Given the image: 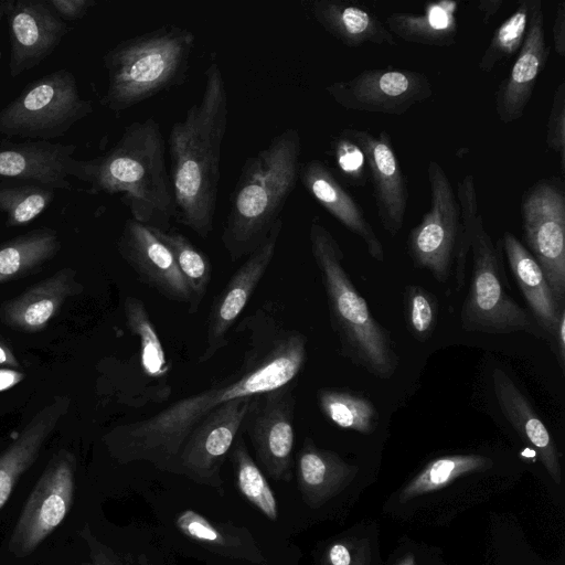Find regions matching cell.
I'll return each mask as SVG.
<instances>
[{"label":"cell","mask_w":565,"mask_h":565,"mask_svg":"<svg viewBox=\"0 0 565 565\" xmlns=\"http://www.w3.org/2000/svg\"><path fill=\"white\" fill-rule=\"evenodd\" d=\"M247 349L237 370L211 387L179 399L152 416L120 425L106 436L120 463L148 461L175 473L181 446L211 411L223 403L263 394L297 382L307 361V338L287 329L269 312L244 321Z\"/></svg>","instance_id":"6da1fadb"},{"label":"cell","mask_w":565,"mask_h":565,"mask_svg":"<svg viewBox=\"0 0 565 565\" xmlns=\"http://www.w3.org/2000/svg\"><path fill=\"white\" fill-rule=\"evenodd\" d=\"M204 77L200 100L172 126L168 137L175 217L202 238L213 230L228 117L226 86L215 61Z\"/></svg>","instance_id":"7a4b0ae2"},{"label":"cell","mask_w":565,"mask_h":565,"mask_svg":"<svg viewBox=\"0 0 565 565\" xmlns=\"http://www.w3.org/2000/svg\"><path fill=\"white\" fill-rule=\"evenodd\" d=\"M166 142L152 117L126 126L117 142L104 154L79 160L74 178L87 183L90 194L121 193L131 218L168 231L177 216Z\"/></svg>","instance_id":"3957f363"},{"label":"cell","mask_w":565,"mask_h":565,"mask_svg":"<svg viewBox=\"0 0 565 565\" xmlns=\"http://www.w3.org/2000/svg\"><path fill=\"white\" fill-rule=\"evenodd\" d=\"M300 152L298 129L287 128L243 163L221 235L232 262L254 252L281 218L299 180Z\"/></svg>","instance_id":"277c9868"},{"label":"cell","mask_w":565,"mask_h":565,"mask_svg":"<svg viewBox=\"0 0 565 565\" xmlns=\"http://www.w3.org/2000/svg\"><path fill=\"white\" fill-rule=\"evenodd\" d=\"M309 241L341 354L375 377H392L399 358L391 333L373 317L343 266L338 241L318 216L310 223Z\"/></svg>","instance_id":"5b68a950"},{"label":"cell","mask_w":565,"mask_h":565,"mask_svg":"<svg viewBox=\"0 0 565 565\" xmlns=\"http://www.w3.org/2000/svg\"><path fill=\"white\" fill-rule=\"evenodd\" d=\"M195 35L167 24L126 39L103 56L107 89L100 104L120 113L185 81Z\"/></svg>","instance_id":"8992f818"},{"label":"cell","mask_w":565,"mask_h":565,"mask_svg":"<svg viewBox=\"0 0 565 565\" xmlns=\"http://www.w3.org/2000/svg\"><path fill=\"white\" fill-rule=\"evenodd\" d=\"M470 252L471 278L460 313L462 328L487 334L525 332L548 340L532 316L507 291L501 244L494 245L480 213L475 222Z\"/></svg>","instance_id":"52a82bcc"},{"label":"cell","mask_w":565,"mask_h":565,"mask_svg":"<svg viewBox=\"0 0 565 565\" xmlns=\"http://www.w3.org/2000/svg\"><path fill=\"white\" fill-rule=\"evenodd\" d=\"M93 110V103L79 94L74 74L56 70L30 82L0 110V134L50 141Z\"/></svg>","instance_id":"ba28073f"},{"label":"cell","mask_w":565,"mask_h":565,"mask_svg":"<svg viewBox=\"0 0 565 565\" xmlns=\"http://www.w3.org/2000/svg\"><path fill=\"white\" fill-rule=\"evenodd\" d=\"M430 206L407 236V254L415 268L427 270L440 284L454 274L460 232V210L443 167L430 160L427 167Z\"/></svg>","instance_id":"9c48e42d"},{"label":"cell","mask_w":565,"mask_h":565,"mask_svg":"<svg viewBox=\"0 0 565 565\" xmlns=\"http://www.w3.org/2000/svg\"><path fill=\"white\" fill-rule=\"evenodd\" d=\"M526 248L540 265L556 299L565 301V194L562 180L544 178L521 201Z\"/></svg>","instance_id":"30bf717a"},{"label":"cell","mask_w":565,"mask_h":565,"mask_svg":"<svg viewBox=\"0 0 565 565\" xmlns=\"http://www.w3.org/2000/svg\"><path fill=\"white\" fill-rule=\"evenodd\" d=\"M76 461L60 451L52 458L31 491L10 536L9 551L24 557L63 522L72 507Z\"/></svg>","instance_id":"8fae6325"},{"label":"cell","mask_w":565,"mask_h":565,"mask_svg":"<svg viewBox=\"0 0 565 565\" xmlns=\"http://www.w3.org/2000/svg\"><path fill=\"white\" fill-rule=\"evenodd\" d=\"M324 90L344 109L397 116L434 93L424 73L396 67L365 70Z\"/></svg>","instance_id":"7c38bea8"},{"label":"cell","mask_w":565,"mask_h":565,"mask_svg":"<svg viewBox=\"0 0 565 565\" xmlns=\"http://www.w3.org/2000/svg\"><path fill=\"white\" fill-rule=\"evenodd\" d=\"M296 384L252 396L242 426L258 462L275 480L291 479Z\"/></svg>","instance_id":"4fadbf2b"},{"label":"cell","mask_w":565,"mask_h":565,"mask_svg":"<svg viewBox=\"0 0 565 565\" xmlns=\"http://www.w3.org/2000/svg\"><path fill=\"white\" fill-rule=\"evenodd\" d=\"M250 397L223 403L194 426L181 446L175 465L177 475H183L200 484L222 488L220 470L242 431Z\"/></svg>","instance_id":"5bb4252c"},{"label":"cell","mask_w":565,"mask_h":565,"mask_svg":"<svg viewBox=\"0 0 565 565\" xmlns=\"http://www.w3.org/2000/svg\"><path fill=\"white\" fill-rule=\"evenodd\" d=\"M3 18L9 31L11 77L38 66L67 33L65 21L47 0H3Z\"/></svg>","instance_id":"9a60e30c"},{"label":"cell","mask_w":565,"mask_h":565,"mask_svg":"<svg viewBox=\"0 0 565 565\" xmlns=\"http://www.w3.org/2000/svg\"><path fill=\"white\" fill-rule=\"evenodd\" d=\"M281 228L282 218H279L273 225L265 241L247 256L222 291L214 298L207 319L205 347L199 362L211 360L227 345L228 332L273 260Z\"/></svg>","instance_id":"2e32d148"},{"label":"cell","mask_w":565,"mask_h":565,"mask_svg":"<svg viewBox=\"0 0 565 565\" xmlns=\"http://www.w3.org/2000/svg\"><path fill=\"white\" fill-rule=\"evenodd\" d=\"M362 150L371 173L373 195L381 224L386 233L395 236L404 225L408 203V186L391 135H377L364 129L345 128L340 131Z\"/></svg>","instance_id":"e0dca14e"},{"label":"cell","mask_w":565,"mask_h":565,"mask_svg":"<svg viewBox=\"0 0 565 565\" xmlns=\"http://www.w3.org/2000/svg\"><path fill=\"white\" fill-rule=\"evenodd\" d=\"M118 249L145 284L170 300L191 303L190 287L171 252L147 225L128 218Z\"/></svg>","instance_id":"ac0fdd59"},{"label":"cell","mask_w":565,"mask_h":565,"mask_svg":"<svg viewBox=\"0 0 565 565\" xmlns=\"http://www.w3.org/2000/svg\"><path fill=\"white\" fill-rule=\"evenodd\" d=\"M75 145L45 140L0 143V178L32 182L49 189L72 190L78 159Z\"/></svg>","instance_id":"d6986e66"},{"label":"cell","mask_w":565,"mask_h":565,"mask_svg":"<svg viewBox=\"0 0 565 565\" xmlns=\"http://www.w3.org/2000/svg\"><path fill=\"white\" fill-rule=\"evenodd\" d=\"M550 55L541 0H535L525 39L509 74L494 94V108L502 124L520 119Z\"/></svg>","instance_id":"ffe728a7"},{"label":"cell","mask_w":565,"mask_h":565,"mask_svg":"<svg viewBox=\"0 0 565 565\" xmlns=\"http://www.w3.org/2000/svg\"><path fill=\"white\" fill-rule=\"evenodd\" d=\"M299 180L309 194L350 232L364 243L376 262L384 260V248L362 207L339 183L330 169L312 159L299 168Z\"/></svg>","instance_id":"44dd1931"},{"label":"cell","mask_w":565,"mask_h":565,"mask_svg":"<svg viewBox=\"0 0 565 565\" xmlns=\"http://www.w3.org/2000/svg\"><path fill=\"white\" fill-rule=\"evenodd\" d=\"M500 244L532 318L553 340L564 305L556 299L533 255L513 233L505 231Z\"/></svg>","instance_id":"7402d4cb"},{"label":"cell","mask_w":565,"mask_h":565,"mask_svg":"<svg viewBox=\"0 0 565 565\" xmlns=\"http://www.w3.org/2000/svg\"><path fill=\"white\" fill-rule=\"evenodd\" d=\"M76 287L75 270L63 268L18 297L3 302L0 307V319L13 329L38 332L47 324Z\"/></svg>","instance_id":"603a6c76"},{"label":"cell","mask_w":565,"mask_h":565,"mask_svg":"<svg viewBox=\"0 0 565 565\" xmlns=\"http://www.w3.org/2000/svg\"><path fill=\"white\" fill-rule=\"evenodd\" d=\"M309 11L324 31L348 47L396 44L395 36L373 12L353 2L313 0Z\"/></svg>","instance_id":"cb8c5ba5"},{"label":"cell","mask_w":565,"mask_h":565,"mask_svg":"<svg viewBox=\"0 0 565 565\" xmlns=\"http://www.w3.org/2000/svg\"><path fill=\"white\" fill-rule=\"evenodd\" d=\"M70 404L68 397H56L36 413L0 456V509L10 498L19 478L36 460L41 448Z\"/></svg>","instance_id":"d4e9b609"},{"label":"cell","mask_w":565,"mask_h":565,"mask_svg":"<svg viewBox=\"0 0 565 565\" xmlns=\"http://www.w3.org/2000/svg\"><path fill=\"white\" fill-rule=\"evenodd\" d=\"M457 10L456 1L431 2L424 13H391L386 26L393 35L409 43L450 46L458 33Z\"/></svg>","instance_id":"484cf974"},{"label":"cell","mask_w":565,"mask_h":565,"mask_svg":"<svg viewBox=\"0 0 565 565\" xmlns=\"http://www.w3.org/2000/svg\"><path fill=\"white\" fill-rule=\"evenodd\" d=\"M492 385L497 403L507 420L551 460L553 448L551 435L526 396L501 367L492 373Z\"/></svg>","instance_id":"4316f807"},{"label":"cell","mask_w":565,"mask_h":565,"mask_svg":"<svg viewBox=\"0 0 565 565\" xmlns=\"http://www.w3.org/2000/svg\"><path fill=\"white\" fill-rule=\"evenodd\" d=\"M175 525L185 536L224 556L246 558L257 563L263 559L253 537L243 529L215 525L193 510L179 513Z\"/></svg>","instance_id":"83f0119b"},{"label":"cell","mask_w":565,"mask_h":565,"mask_svg":"<svg viewBox=\"0 0 565 565\" xmlns=\"http://www.w3.org/2000/svg\"><path fill=\"white\" fill-rule=\"evenodd\" d=\"M60 248L56 232L49 227H39L0 243V284L39 268Z\"/></svg>","instance_id":"f1b7e54d"},{"label":"cell","mask_w":565,"mask_h":565,"mask_svg":"<svg viewBox=\"0 0 565 565\" xmlns=\"http://www.w3.org/2000/svg\"><path fill=\"white\" fill-rule=\"evenodd\" d=\"M149 228L169 248L186 280L192 294L190 311L194 313L204 298L211 281L212 267L209 257L196 248L186 236L173 228L168 231Z\"/></svg>","instance_id":"f546056e"},{"label":"cell","mask_w":565,"mask_h":565,"mask_svg":"<svg viewBox=\"0 0 565 565\" xmlns=\"http://www.w3.org/2000/svg\"><path fill=\"white\" fill-rule=\"evenodd\" d=\"M321 413L334 425L360 433H371L377 424L374 404L365 396L342 388H320L317 392Z\"/></svg>","instance_id":"4dcf8cb0"},{"label":"cell","mask_w":565,"mask_h":565,"mask_svg":"<svg viewBox=\"0 0 565 565\" xmlns=\"http://www.w3.org/2000/svg\"><path fill=\"white\" fill-rule=\"evenodd\" d=\"M55 198L54 190L25 181H0V212L7 226H22L42 214Z\"/></svg>","instance_id":"1f68e13d"},{"label":"cell","mask_w":565,"mask_h":565,"mask_svg":"<svg viewBox=\"0 0 565 565\" xmlns=\"http://www.w3.org/2000/svg\"><path fill=\"white\" fill-rule=\"evenodd\" d=\"M231 458L241 493L269 520L276 521L277 500L266 477L252 459L241 433L231 448Z\"/></svg>","instance_id":"d6a6232c"},{"label":"cell","mask_w":565,"mask_h":565,"mask_svg":"<svg viewBox=\"0 0 565 565\" xmlns=\"http://www.w3.org/2000/svg\"><path fill=\"white\" fill-rule=\"evenodd\" d=\"M534 2L535 0L521 1L513 13L495 30L479 61L480 71L489 73L519 52L525 39Z\"/></svg>","instance_id":"836d02e7"},{"label":"cell","mask_w":565,"mask_h":565,"mask_svg":"<svg viewBox=\"0 0 565 565\" xmlns=\"http://www.w3.org/2000/svg\"><path fill=\"white\" fill-rule=\"evenodd\" d=\"M125 313L130 331L140 339L141 363L149 375H167L169 366L161 341L149 318L145 303L135 297H127Z\"/></svg>","instance_id":"e575fe53"},{"label":"cell","mask_w":565,"mask_h":565,"mask_svg":"<svg viewBox=\"0 0 565 565\" xmlns=\"http://www.w3.org/2000/svg\"><path fill=\"white\" fill-rule=\"evenodd\" d=\"M458 204L460 210V232L454 267L456 289L461 290L466 284V268L470 252L476 218L479 214L478 195L475 179L467 174L458 183Z\"/></svg>","instance_id":"d590c367"},{"label":"cell","mask_w":565,"mask_h":565,"mask_svg":"<svg viewBox=\"0 0 565 565\" xmlns=\"http://www.w3.org/2000/svg\"><path fill=\"white\" fill-rule=\"evenodd\" d=\"M403 312L405 324L414 339L425 342L433 335L437 324L438 302L426 288L418 285L405 286Z\"/></svg>","instance_id":"8d00e7d4"},{"label":"cell","mask_w":565,"mask_h":565,"mask_svg":"<svg viewBox=\"0 0 565 565\" xmlns=\"http://www.w3.org/2000/svg\"><path fill=\"white\" fill-rule=\"evenodd\" d=\"M334 461L328 452L318 449L311 438H306L298 456V481L303 493L309 494L327 483L335 469Z\"/></svg>","instance_id":"74e56055"},{"label":"cell","mask_w":565,"mask_h":565,"mask_svg":"<svg viewBox=\"0 0 565 565\" xmlns=\"http://www.w3.org/2000/svg\"><path fill=\"white\" fill-rule=\"evenodd\" d=\"M331 153L343 177L353 184L365 183L367 168L365 157L354 141L340 132L331 141Z\"/></svg>","instance_id":"f35d334b"},{"label":"cell","mask_w":565,"mask_h":565,"mask_svg":"<svg viewBox=\"0 0 565 565\" xmlns=\"http://www.w3.org/2000/svg\"><path fill=\"white\" fill-rule=\"evenodd\" d=\"M546 145L558 156L561 169L565 168V81L556 87L546 126Z\"/></svg>","instance_id":"ab89813d"},{"label":"cell","mask_w":565,"mask_h":565,"mask_svg":"<svg viewBox=\"0 0 565 565\" xmlns=\"http://www.w3.org/2000/svg\"><path fill=\"white\" fill-rule=\"evenodd\" d=\"M79 535L86 543L89 553L90 562L86 565H125L110 547L95 536L88 523L84 524Z\"/></svg>","instance_id":"60d3db41"},{"label":"cell","mask_w":565,"mask_h":565,"mask_svg":"<svg viewBox=\"0 0 565 565\" xmlns=\"http://www.w3.org/2000/svg\"><path fill=\"white\" fill-rule=\"evenodd\" d=\"M47 2L63 21L79 20L96 4L95 0H47Z\"/></svg>","instance_id":"b9f144b4"},{"label":"cell","mask_w":565,"mask_h":565,"mask_svg":"<svg viewBox=\"0 0 565 565\" xmlns=\"http://www.w3.org/2000/svg\"><path fill=\"white\" fill-rule=\"evenodd\" d=\"M553 43L556 53L564 57L565 55V1L558 2L555 11L552 26Z\"/></svg>","instance_id":"7bdbcfd3"},{"label":"cell","mask_w":565,"mask_h":565,"mask_svg":"<svg viewBox=\"0 0 565 565\" xmlns=\"http://www.w3.org/2000/svg\"><path fill=\"white\" fill-rule=\"evenodd\" d=\"M462 459V457L443 458L434 461L428 470L429 480L435 484L445 482L457 468L458 462Z\"/></svg>","instance_id":"ee69618b"},{"label":"cell","mask_w":565,"mask_h":565,"mask_svg":"<svg viewBox=\"0 0 565 565\" xmlns=\"http://www.w3.org/2000/svg\"><path fill=\"white\" fill-rule=\"evenodd\" d=\"M554 342L556 348V355L561 367L564 370L565 362V310L562 312L559 317V321L557 324L556 333L554 335Z\"/></svg>","instance_id":"f6af8a7d"},{"label":"cell","mask_w":565,"mask_h":565,"mask_svg":"<svg viewBox=\"0 0 565 565\" xmlns=\"http://www.w3.org/2000/svg\"><path fill=\"white\" fill-rule=\"evenodd\" d=\"M502 6V0H481L478 2L477 8L482 15L483 22L488 23Z\"/></svg>","instance_id":"bcb514c9"},{"label":"cell","mask_w":565,"mask_h":565,"mask_svg":"<svg viewBox=\"0 0 565 565\" xmlns=\"http://www.w3.org/2000/svg\"><path fill=\"white\" fill-rule=\"evenodd\" d=\"M24 379V375L20 372L0 369V392L8 390Z\"/></svg>","instance_id":"7dc6e473"},{"label":"cell","mask_w":565,"mask_h":565,"mask_svg":"<svg viewBox=\"0 0 565 565\" xmlns=\"http://www.w3.org/2000/svg\"><path fill=\"white\" fill-rule=\"evenodd\" d=\"M329 557L332 565H349L350 554L343 545H334L331 547Z\"/></svg>","instance_id":"c3c4849f"},{"label":"cell","mask_w":565,"mask_h":565,"mask_svg":"<svg viewBox=\"0 0 565 565\" xmlns=\"http://www.w3.org/2000/svg\"><path fill=\"white\" fill-rule=\"evenodd\" d=\"M0 364L18 365L17 360L13 355L0 344Z\"/></svg>","instance_id":"681fc988"},{"label":"cell","mask_w":565,"mask_h":565,"mask_svg":"<svg viewBox=\"0 0 565 565\" xmlns=\"http://www.w3.org/2000/svg\"><path fill=\"white\" fill-rule=\"evenodd\" d=\"M3 18V1H0V23Z\"/></svg>","instance_id":"f907efd6"},{"label":"cell","mask_w":565,"mask_h":565,"mask_svg":"<svg viewBox=\"0 0 565 565\" xmlns=\"http://www.w3.org/2000/svg\"><path fill=\"white\" fill-rule=\"evenodd\" d=\"M86 565V564H85Z\"/></svg>","instance_id":"816d5d0a"}]
</instances>
